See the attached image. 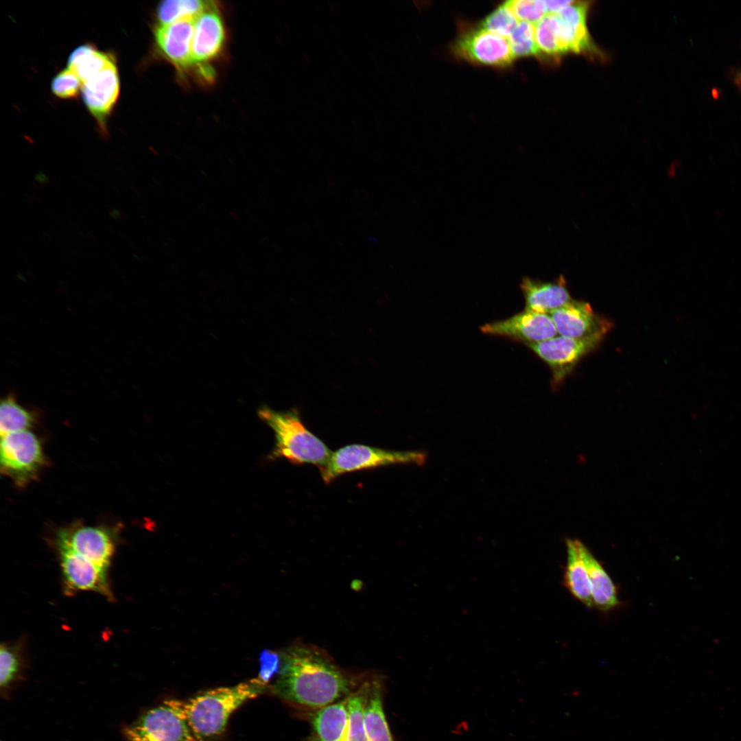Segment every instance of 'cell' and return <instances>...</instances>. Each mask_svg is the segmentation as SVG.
<instances>
[{
  "label": "cell",
  "mask_w": 741,
  "mask_h": 741,
  "mask_svg": "<svg viewBox=\"0 0 741 741\" xmlns=\"http://www.w3.org/2000/svg\"><path fill=\"white\" fill-rule=\"evenodd\" d=\"M508 42L515 58L539 56L535 41L534 26L526 21H520L508 37Z\"/></svg>",
  "instance_id": "obj_27"
},
{
  "label": "cell",
  "mask_w": 741,
  "mask_h": 741,
  "mask_svg": "<svg viewBox=\"0 0 741 741\" xmlns=\"http://www.w3.org/2000/svg\"><path fill=\"white\" fill-rule=\"evenodd\" d=\"M258 415L274 433L270 458H285L294 464H312L320 469L327 463L332 451L304 425L296 410L280 412L263 406Z\"/></svg>",
  "instance_id": "obj_3"
},
{
  "label": "cell",
  "mask_w": 741,
  "mask_h": 741,
  "mask_svg": "<svg viewBox=\"0 0 741 741\" xmlns=\"http://www.w3.org/2000/svg\"><path fill=\"white\" fill-rule=\"evenodd\" d=\"M589 5L574 1L555 13L557 16V38L560 55L593 49L587 25Z\"/></svg>",
  "instance_id": "obj_16"
},
{
  "label": "cell",
  "mask_w": 741,
  "mask_h": 741,
  "mask_svg": "<svg viewBox=\"0 0 741 741\" xmlns=\"http://www.w3.org/2000/svg\"><path fill=\"white\" fill-rule=\"evenodd\" d=\"M580 552L588 572L593 607L607 611L619 605L616 586L600 561L581 542Z\"/></svg>",
  "instance_id": "obj_19"
},
{
  "label": "cell",
  "mask_w": 741,
  "mask_h": 741,
  "mask_svg": "<svg viewBox=\"0 0 741 741\" xmlns=\"http://www.w3.org/2000/svg\"><path fill=\"white\" fill-rule=\"evenodd\" d=\"M34 422V414L19 404L12 395H9L1 400L0 405L1 436L27 430Z\"/></svg>",
  "instance_id": "obj_25"
},
{
  "label": "cell",
  "mask_w": 741,
  "mask_h": 741,
  "mask_svg": "<svg viewBox=\"0 0 741 741\" xmlns=\"http://www.w3.org/2000/svg\"><path fill=\"white\" fill-rule=\"evenodd\" d=\"M347 698L313 710L311 724L314 741H346Z\"/></svg>",
  "instance_id": "obj_18"
},
{
  "label": "cell",
  "mask_w": 741,
  "mask_h": 741,
  "mask_svg": "<svg viewBox=\"0 0 741 741\" xmlns=\"http://www.w3.org/2000/svg\"><path fill=\"white\" fill-rule=\"evenodd\" d=\"M535 41L539 56H559L557 38V16L548 14L534 25Z\"/></svg>",
  "instance_id": "obj_26"
},
{
  "label": "cell",
  "mask_w": 741,
  "mask_h": 741,
  "mask_svg": "<svg viewBox=\"0 0 741 741\" xmlns=\"http://www.w3.org/2000/svg\"><path fill=\"white\" fill-rule=\"evenodd\" d=\"M738 82H739V84L741 86V72H740L739 76L738 77Z\"/></svg>",
  "instance_id": "obj_36"
},
{
  "label": "cell",
  "mask_w": 741,
  "mask_h": 741,
  "mask_svg": "<svg viewBox=\"0 0 741 741\" xmlns=\"http://www.w3.org/2000/svg\"><path fill=\"white\" fill-rule=\"evenodd\" d=\"M110 215H111V216H112L113 217H114V218H115V219H117V218H118V217H119L120 216V213H119V211L118 210H117V209H113V211H111V212L110 213Z\"/></svg>",
  "instance_id": "obj_35"
},
{
  "label": "cell",
  "mask_w": 741,
  "mask_h": 741,
  "mask_svg": "<svg viewBox=\"0 0 741 741\" xmlns=\"http://www.w3.org/2000/svg\"><path fill=\"white\" fill-rule=\"evenodd\" d=\"M126 741H198L187 720L183 701L169 699L124 729Z\"/></svg>",
  "instance_id": "obj_5"
},
{
  "label": "cell",
  "mask_w": 741,
  "mask_h": 741,
  "mask_svg": "<svg viewBox=\"0 0 741 741\" xmlns=\"http://www.w3.org/2000/svg\"><path fill=\"white\" fill-rule=\"evenodd\" d=\"M113 59L110 54L99 51L91 45L84 44L71 52L67 64L68 68L73 71L83 83L99 73Z\"/></svg>",
  "instance_id": "obj_22"
},
{
  "label": "cell",
  "mask_w": 741,
  "mask_h": 741,
  "mask_svg": "<svg viewBox=\"0 0 741 741\" xmlns=\"http://www.w3.org/2000/svg\"><path fill=\"white\" fill-rule=\"evenodd\" d=\"M266 684L258 677L234 686L200 692L183 701L188 725L198 741H212L225 731L231 714L246 701L257 697Z\"/></svg>",
  "instance_id": "obj_2"
},
{
  "label": "cell",
  "mask_w": 741,
  "mask_h": 741,
  "mask_svg": "<svg viewBox=\"0 0 741 741\" xmlns=\"http://www.w3.org/2000/svg\"><path fill=\"white\" fill-rule=\"evenodd\" d=\"M581 541L567 539V562L563 583L572 596L587 607H593L588 572L580 552Z\"/></svg>",
  "instance_id": "obj_20"
},
{
  "label": "cell",
  "mask_w": 741,
  "mask_h": 741,
  "mask_svg": "<svg viewBox=\"0 0 741 741\" xmlns=\"http://www.w3.org/2000/svg\"><path fill=\"white\" fill-rule=\"evenodd\" d=\"M193 19L158 25L154 33L155 44L161 54L183 71L193 67Z\"/></svg>",
  "instance_id": "obj_15"
},
{
  "label": "cell",
  "mask_w": 741,
  "mask_h": 741,
  "mask_svg": "<svg viewBox=\"0 0 741 741\" xmlns=\"http://www.w3.org/2000/svg\"><path fill=\"white\" fill-rule=\"evenodd\" d=\"M34 179L40 184H47L49 181V178L42 172L36 174Z\"/></svg>",
  "instance_id": "obj_34"
},
{
  "label": "cell",
  "mask_w": 741,
  "mask_h": 741,
  "mask_svg": "<svg viewBox=\"0 0 741 741\" xmlns=\"http://www.w3.org/2000/svg\"><path fill=\"white\" fill-rule=\"evenodd\" d=\"M427 455L421 451H392L360 444L344 446L334 452L327 463L320 469L325 483L338 476L361 469L391 464H423Z\"/></svg>",
  "instance_id": "obj_4"
},
{
  "label": "cell",
  "mask_w": 741,
  "mask_h": 741,
  "mask_svg": "<svg viewBox=\"0 0 741 741\" xmlns=\"http://www.w3.org/2000/svg\"><path fill=\"white\" fill-rule=\"evenodd\" d=\"M485 334L509 338L525 345L557 336L549 314L524 309L508 318L487 323L480 327Z\"/></svg>",
  "instance_id": "obj_11"
},
{
  "label": "cell",
  "mask_w": 741,
  "mask_h": 741,
  "mask_svg": "<svg viewBox=\"0 0 741 741\" xmlns=\"http://www.w3.org/2000/svg\"><path fill=\"white\" fill-rule=\"evenodd\" d=\"M456 57L475 64L510 66L515 58L508 40L480 27L465 30L453 46Z\"/></svg>",
  "instance_id": "obj_8"
},
{
  "label": "cell",
  "mask_w": 741,
  "mask_h": 741,
  "mask_svg": "<svg viewBox=\"0 0 741 741\" xmlns=\"http://www.w3.org/2000/svg\"><path fill=\"white\" fill-rule=\"evenodd\" d=\"M259 663L260 670L258 678L266 684L274 672L280 670L281 664L280 653L264 649L259 655Z\"/></svg>",
  "instance_id": "obj_32"
},
{
  "label": "cell",
  "mask_w": 741,
  "mask_h": 741,
  "mask_svg": "<svg viewBox=\"0 0 741 741\" xmlns=\"http://www.w3.org/2000/svg\"><path fill=\"white\" fill-rule=\"evenodd\" d=\"M572 1H545L548 14L556 13L572 3Z\"/></svg>",
  "instance_id": "obj_33"
},
{
  "label": "cell",
  "mask_w": 741,
  "mask_h": 741,
  "mask_svg": "<svg viewBox=\"0 0 741 741\" xmlns=\"http://www.w3.org/2000/svg\"><path fill=\"white\" fill-rule=\"evenodd\" d=\"M1 469L19 485L33 478L44 463L39 440L29 430L1 436Z\"/></svg>",
  "instance_id": "obj_6"
},
{
  "label": "cell",
  "mask_w": 741,
  "mask_h": 741,
  "mask_svg": "<svg viewBox=\"0 0 741 741\" xmlns=\"http://www.w3.org/2000/svg\"><path fill=\"white\" fill-rule=\"evenodd\" d=\"M225 35L223 20L213 3L193 19L192 62L193 66L198 67V72L205 79L213 77V71L207 62L216 58L222 51Z\"/></svg>",
  "instance_id": "obj_10"
},
{
  "label": "cell",
  "mask_w": 741,
  "mask_h": 741,
  "mask_svg": "<svg viewBox=\"0 0 741 741\" xmlns=\"http://www.w3.org/2000/svg\"><path fill=\"white\" fill-rule=\"evenodd\" d=\"M119 89V77L114 59L82 84L83 102L103 131L118 98Z\"/></svg>",
  "instance_id": "obj_14"
},
{
  "label": "cell",
  "mask_w": 741,
  "mask_h": 741,
  "mask_svg": "<svg viewBox=\"0 0 741 741\" xmlns=\"http://www.w3.org/2000/svg\"><path fill=\"white\" fill-rule=\"evenodd\" d=\"M281 664L272 691L291 704L316 710L346 698L364 675L338 666L323 648L296 642L279 652Z\"/></svg>",
  "instance_id": "obj_1"
},
{
  "label": "cell",
  "mask_w": 741,
  "mask_h": 741,
  "mask_svg": "<svg viewBox=\"0 0 741 741\" xmlns=\"http://www.w3.org/2000/svg\"><path fill=\"white\" fill-rule=\"evenodd\" d=\"M520 287L525 299V309L550 314L572 300L564 276L550 281L525 277Z\"/></svg>",
  "instance_id": "obj_17"
},
{
  "label": "cell",
  "mask_w": 741,
  "mask_h": 741,
  "mask_svg": "<svg viewBox=\"0 0 741 741\" xmlns=\"http://www.w3.org/2000/svg\"><path fill=\"white\" fill-rule=\"evenodd\" d=\"M558 334L582 339L602 338L613 327V323L596 314L583 301L571 300L550 314Z\"/></svg>",
  "instance_id": "obj_12"
},
{
  "label": "cell",
  "mask_w": 741,
  "mask_h": 741,
  "mask_svg": "<svg viewBox=\"0 0 741 741\" xmlns=\"http://www.w3.org/2000/svg\"><path fill=\"white\" fill-rule=\"evenodd\" d=\"M517 19L537 23L548 14L545 1L515 0L506 1Z\"/></svg>",
  "instance_id": "obj_30"
},
{
  "label": "cell",
  "mask_w": 741,
  "mask_h": 741,
  "mask_svg": "<svg viewBox=\"0 0 741 741\" xmlns=\"http://www.w3.org/2000/svg\"><path fill=\"white\" fill-rule=\"evenodd\" d=\"M383 692L382 680L372 676L364 711L368 741H393L383 708Z\"/></svg>",
  "instance_id": "obj_21"
},
{
  "label": "cell",
  "mask_w": 741,
  "mask_h": 741,
  "mask_svg": "<svg viewBox=\"0 0 741 741\" xmlns=\"http://www.w3.org/2000/svg\"><path fill=\"white\" fill-rule=\"evenodd\" d=\"M65 592L93 591L113 599L108 580V569L77 554L62 543H56Z\"/></svg>",
  "instance_id": "obj_9"
},
{
  "label": "cell",
  "mask_w": 741,
  "mask_h": 741,
  "mask_svg": "<svg viewBox=\"0 0 741 741\" xmlns=\"http://www.w3.org/2000/svg\"><path fill=\"white\" fill-rule=\"evenodd\" d=\"M22 667L21 647L2 644L0 648V685L8 688L19 674Z\"/></svg>",
  "instance_id": "obj_28"
},
{
  "label": "cell",
  "mask_w": 741,
  "mask_h": 741,
  "mask_svg": "<svg viewBox=\"0 0 741 741\" xmlns=\"http://www.w3.org/2000/svg\"><path fill=\"white\" fill-rule=\"evenodd\" d=\"M56 543L108 569L115 551L116 537L113 532L104 527L78 526L60 530Z\"/></svg>",
  "instance_id": "obj_13"
},
{
  "label": "cell",
  "mask_w": 741,
  "mask_h": 741,
  "mask_svg": "<svg viewBox=\"0 0 741 741\" xmlns=\"http://www.w3.org/2000/svg\"><path fill=\"white\" fill-rule=\"evenodd\" d=\"M517 25V17L505 2L491 12L481 23L480 27L491 33L507 38Z\"/></svg>",
  "instance_id": "obj_29"
},
{
  "label": "cell",
  "mask_w": 741,
  "mask_h": 741,
  "mask_svg": "<svg viewBox=\"0 0 741 741\" xmlns=\"http://www.w3.org/2000/svg\"><path fill=\"white\" fill-rule=\"evenodd\" d=\"M213 2L200 0H167L161 2L156 8L158 25L194 19L213 5Z\"/></svg>",
  "instance_id": "obj_24"
},
{
  "label": "cell",
  "mask_w": 741,
  "mask_h": 741,
  "mask_svg": "<svg viewBox=\"0 0 741 741\" xmlns=\"http://www.w3.org/2000/svg\"><path fill=\"white\" fill-rule=\"evenodd\" d=\"M602 340V338L577 339L559 336L526 346L548 364L552 372L551 384L555 388L577 363L593 351Z\"/></svg>",
  "instance_id": "obj_7"
},
{
  "label": "cell",
  "mask_w": 741,
  "mask_h": 741,
  "mask_svg": "<svg viewBox=\"0 0 741 741\" xmlns=\"http://www.w3.org/2000/svg\"><path fill=\"white\" fill-rule=\"evenodd\" d=\"M82 81L69 68L59 72L53 79L51 88L53 93L62 99L75 97L82 87Z\"/></svg>",
  "instance_id": "obj_31"
},
{
  "label": "cell",
  "mask_w": 741,
  "mask_h": 741,
  "mask_svg": "<svg viewBox=\"0 0 741 741\" xmlns=\"http://www.w3.org/2000/svg\"><path fill=\"white\" fill-rule=\"evenodd\" d=\"M371 677L366 676L348 696L349 727L346 741H368L364 726V711Z\"/></svg>",
  "instance_id": "obj_23"
}]
</instances>
